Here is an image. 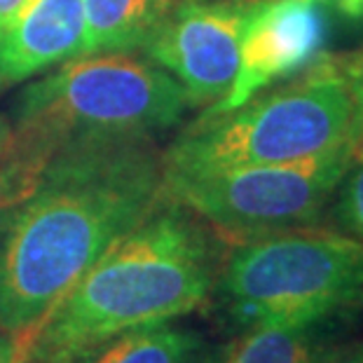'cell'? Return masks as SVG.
I'll return each mask as SVG.
<instances>
[{
	"label": "cell",
	"instance_id": "4",
	"mask_svg": "<svg viewBox=\"0 0 363 363\" xmlns=\"http://www.w3.org/2000/svg\"><path fill=\"white\" fill-rule=\"evenodd\" d=\"M190 99L150 57L127 52L78 54L19 91L14 136L50 150L108 138L155 136L179 125Z\"/></svg>",
	"mask_w": 363,
	"mask_h": 363
},
{
	"label": "cell",
	"instance_id": "21",
	"mask_svg": "<svg viewBox=\"0 0 363 363\" xmlns=\"http://www.w3.org/2000/svg\"><path fill=\"white\" fill-rule=\"evenodd\" d=\"M357 157L363 160V136L359 138V143H357Z\"/></svg>",
	"mask_w": 363,
	"mask_h": 363
},
{
	"label": "cell",
	"instance_id": "12",
	"mask_svg": "<svg viewBox=\"0 0 363 363\" xmlns=\"http://www.w3.org/2000/svg\"><path fill=\"white\" fill-rule=\"evenodd\" d=\"M323 323L246 328L216 363H314L328 347Z\"/></svg>",
	"mask_w": 363,
	"mask_h": 363
},
{
	"label": "cell",
	"instance_id": "16",
	"mask_svg": "<svg viewBox=\"0 0 363 363\" xmlns=\"http://www.w3.org/2000/svg\"><path fill=\"white\" fill-rule=\"evenodd\" d=\"M314 363H363V342L328 345Z\"/></svg>",
	"mask_w": 363,
	"mask_h": 363
},
{
	"label": "cell",
	"instance_id": "8",
	"mask_svg": "<svg viewBox=\"0 0 363 363\" xmlns=\"http://www.w3.org/2000/svg\"><path fill=\"white\" fill-rule=\"evenodd\" d=\"M326 14L319 0H267L251 5L239 40L233 87L208 111H233L253 94L289 80L323 54Z\"/></svg>",
	"mask_w": 363,
	"mask_h": 363
},
{
	"label": "cell",
	"instance_id": "6",
	"mask_svg": "<svg viewBox=\"0 0 363 363\" xmlns=\"http://www.w3.org/2000/svg\"><path fill=\"white\" fill-rule=\"evenodd\" d=\"M354 160L357 143H345L284 164L164 174V188L169 197L197 213L220 242L239 244L314 225Z\"/></svg>",
	"mask_w": 363,
	"mask_h": 363
},
{
	"label": "cell",
	"instance_id": "9",
	"mask_svg": "<svg viewBox=\"0 0 363 363\" xmlns=\"http://www.w3.org/2000/svg\"><path fill=\"white\" fill-rule=\"evenodd\" d=\"M82 40V0H26L0 35V91L78 57Z\"/></svg>",
	"mask_w": 363,
	"mask_h": 363
},
{
	"label": "cell",
	"instance_id": "22",
	"mask_svg": "<svg viewBox=\"0 0 363 363\" xmlns=\"http://www.w3.org/2000/svg\"><path fill=\"white\" fill-rule=\"evenodd\" d=\"M239 3H244V5H258V3H267V0H239Z\"/></svg>",
	"mask_w": 363,
	"mask_h": 363
},
{
	"label": "cell",
	"instance_id": "15",
	"mask_svg": "<svg viewBox=\"0 0 363 363\" xmlns=\"http://www.w3.org/2000/svg\"><path fill=\"white\" fill-rule=\"evenodd\" d=\"M340 75L347 82V89L352 94L354 108H357V118H359V129L363 136V50L345 54V57H333Z\"/></svg>",
	"mask_w": 363,
	"mask_h": 363
},
{
	"label": "cell",
	"instance_id": "18",
	"mask_svg": "<svg viewBox=\"0 0 363 363\" xmlns=\"http://www.w3.org/2000/svg\"><path fill=\"white\" fill-rule=\"evenodd\" d=\"M321 5H330L335 12L352 21H363V0H319Z\"/></svg>",
	"mask_w": 363,
	"mask_h": 363
},
{
	"label": "cell",
	"instance_id": "2",
	"mask_svg": "<svg viewBox=\"0 0 363 363\" xmlns=\"http://www.w3.org/2000/svg\"><path fill=\"white\" fill-rule=\"evenodd\" d=\"M216 242L197 213L167 195L61 296L21 363H80L129 328L199 310L218 279Z\"/></svg>",
	"mask_w": 363,
	"mask_h": 363
},
{
	"label": "cell",
	"instance_id": "19",
	"mask_svg": "<svg viewBox=\"0 0 363 363\" xmlns=\"http://www.w3.org/2000/svg\"><path fill=\"white\" fill-rule=\"evenodd\" d=\"M24 3L26 0H0V35H3L7 24L17 17V12L21 10V5Z\"/></svg>",
	"mask_w": 363,
	"mask_h": 363
},
{
	"label": "cell",
	"instance_id": "23",
	"mask_svg": "<svg viewBox=\"0 0 363 363\" xmlns=\"http://www.w3.org/2000/svg\"><path fill=\"white\" fill-rule=\"evenodd\" d=\"M199 3H211V0H199Z\"/></svg>",
	"mask_w": 363,
	"mask_h": 363
},
{
	"label": "cell",
	"instance_id": "17",
	"mask_svg": "<svg viewBox=\"0 0 363 363\" xmlns=\"http://www.w3.org/2000/svg\"><path fill=\"white\" fill-rule=\"evenodd\" d=\"M0 363H21L19 340L3 328H0Z\"/></svg>",
	"mask_w": 363,
	"mask_h": 363
},
{
	"label": "cell",
	"instance_id": "20",
	"mask_svg": "<svg viewBox=\"0 0 363 363\" xmlns=\"http://www.w3.org/2000/svg\"><path fill=\"white\" fill-rule=\"evenodd\" d=\"M14 141V127H12V120L7 115L0 113V160L7 155L10 145Z\"/></svg>",
	"mask_w": 363,
	"mask_h": 363
},
{
	"label": "cell",
	"instance_id": "11",
	"mask_svg": "<svg viewBox=\"0 0 363 363\" xmlns=\"http://www.w3.org/2000/svg\"><path fill=\"white\" fill-rule=\"evenodd\" d=\"M202 342L195 333L167 321L136 326L106 340L87 357V363H199Z\"/></svg>",
	"mask_w": 363,
	"mask_h": 363
},
{
	"label": "cell",
	"instance_id": "7",
	"mask_svg": "<svg viewBox=\"0 0 363 363\" xmlns=\"http://www.w3.org/2000/svg\"><path fill=\"white\" fill-rule=\"evenodd\" d=\"M251 5L239 0H181L141 50L181 82L190 106L208 108L228 94L239 68V40Z\"/></svg>",
	"mask_w": 363,
	"mask_h": 363
},
{
	"label": "cell",
	"instance_id": "14",
	"mask_svg": "<svg viewBox=\"0 0 363 363\" xmlns=\"http://www.w3.org/2000/svg\"><path fill=\"white\" fill-rule=\"evenodd\" d=\"M333 220L340 233L363 244V160L359 167H350V172L337 185Z\"/></svg>",
	"mask_w": 363,
	"mask_h": 363
},
{
	"label": "cell",
	"instance_id": "13",
	"mask_svg": "<svg viewBox=\"0 0 363 363\" xmlns=\"http://www.w3.org/2000/svg\"><path fill=\"white\" fill-rule=\"evenodd\" d=\"M50 157V152L43 150L40 145L14 136L7 155L0 160V211L19 202L33 188Z\"/></svg>",
	"mask_w": 363,
	"mask_h": 363
},
{
	"label": "cell",
	"instance_id": "5",
	"mask_svg": "<svg viewBox=\"0 0 363 363\" xmlns=\"http://www.w3.org/2000/svg\"><path fill=\"white\" fill-rule=\"evenodd\" d=\"M233 246L220 293L239 326H305L363 305V244L350 235L310 225Z\"/></svg>",
	"mask_w": 363,
	"mask_h": 363
},
{
	"label": "cell",
	"instance_id": "1",
	"mask_svg": "<svg viewBox=\"0 0 363 363\" xmlns=\"http://www.w3.org/2000/svg\"><path fill=\"white\" fill-rule=\"evenodd\" d=\"M164 197L155 136L108 138L59 148L0 211V328L19 340L21 357L84 269Z\"/></svg>",
	"mask_w": 363,
	"mask_h": 363
},
{
	"label": "cell",
	"instance_id": "3",
	"mask_svg": "<svg viewBox=\"0 0 363 363\" xmlns=\"http://www.w3.org/2000/svg\"><path fill=\"white\" fill-rule=\"evenodd\" d=\"M357 108L335 59L321 54L281 84L253 94L233 111H206L174 138L164 174L284 164L359 143Z\"/></svg>",
	"mask_w": 363,
	"mask_h": 363
},
{
	"label": "cell",
	"instance_id": "10",
	"mask_svg": "<svg viewBox=\"0 0 363 363\" xmlns=\"http://www.w3.org/2000/svg\"><path fill=\"white\" fill-rule=\"evenodd\" d=\"M84 40L80 54L141 52L181 0H82Z\"/></svg>",
	"mask_w": 363,
	"mask_h": 363
}]
</instances>
